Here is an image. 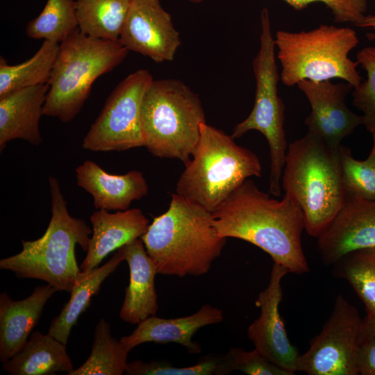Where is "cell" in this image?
I'll return each instance as SVG.
<instances>
[{"instance_id": "cell-1", "label": "cell", "mask_w": 375, "mask_h": 375, "mask_svg": "<svg viewBox=\"0 0 375 375\" xmlns=\"http://www.w3.org/2000/svg\"><path fill=\"white\" fill-rule=\"evenodd\" d=\"M218 235L248 242L290 273L310 269L301 245L303 212L290 197L274 199L247 179L212 212Z\"/></svg>"}, {"instance_id": "cell-2", "label": "cell", "mask_w": 375, "mask_h": 375, "mask_svg": "<svg viewBox=\"0 0 375 375\" xmlns=\"http://www.w3.org/2000/svg\"><path fill=\"white\" fill-rule=\"evenodd\" d=\"M140 238L158 274L181 278L207 274L226 242L217 233L211 212L176 193Z\"/></svg>"}, {"instance_id": "cell-3", "label": "cell", "mask_w": 375, "mask_h": 375, "mask_svg": "<svg viewBox=\"0 0 375 375\" xmlns=\"http://www.w3.org/2000/svg\"><path fill=\"white\" fill-rule=\"evenodd\" d=\"M338 149L307 132L289 144L285 156L281 188L301 208L304 229L315 238L330 224L345 201Z\"/></svg>"}, {"instance_id": "cell-4", "label": "cell", "mask_w": 375, "mask_h": 375, "mask_svg": "<svg viewBox=\"0 0 375 375\" xmlns=\"http://www.w3.org/2000/svg\"><path fill=\"white\" fill-rule=\"evenodd\" d=\"M51 217L42 237L22 240V250L0 260V269L18 278L47 282L57 291L71 292L81 269L75 256L76 244L88 249L92 230L83 219L71 216L58 181L49 177Z\"/></svg>"}, {"instance_id": "cell-5", "label": "cell", "mask_w": 375, "mask_h": 375, "mask_svg": "<svg viewBox=\"0 0 375 375\" xmlns=\"http://www.w3.org/2000/svg\"><path fill=\"white\" fill-rule=\"evenodd\" d=\"M176 194L213 212L247 179L260 177L258 156L206 123L201 125L192 159L185 165Z\"/></svg>"}, {"instance_id": "cell-6", "label": "cell", "mask_w": 375, "mask_h": 375, "mask_svg": "<svg viewBox=\"0 0 375 375\" xmlns=\"http://www.w3.org/2000/svg\"><path fill=\"white\" fill-rule=\"evenodd\" d=\"M205 112L199 97L180 80H153L140 109L144 147L154 156L185 165L199 142Z\"/></svg>"}, {"instance_id": "cell-7", "label": "cell", "mask_w": 375, "mask_h": 375, "mask_svg": "<svg viewBox=\"0 0 375 375\" xmlns=\"http://www.w3.org/2000/svg\"><path fill=\"white\" fill-rule=\"evenodd\" d=\"M128 50L119 41L96 38L79 30L60 44L48 83L44 115L62 122L72 121L81 111L97 78L113 70Z\"/></svg>"}, {"instance_id": "cell-8", "label": "cell", "mask_w": 375, "mask_h": 375, "mask_svg": "<svg viewBox=\"0 0 375 375\" xmlns=\"http://www.w3.org/2000/svg\"><path fill=\"white\" fill-rule=\"evenodd\" d=\"M274 42L281 66L280 78L287 86L302 80L336 78L356 88L363 80L357 69L358 62L349 57L359 43L351 28L321 24L308 31H278Z\"/></svg>"}, {"instance_id": "cell-9", "label": "cell", "mask_w": 375, "mask_h": 375, "mask_svg": "<svg viewBox=\"0 0 375 375\" xmlns=\"http://www.w3.org/2000/svg\"><path fill=\"white\" fill-rule=\"evenodd\" d=\"M260 49L253 60L256 79L254 104L251 112L235 125L231 137L240 138L247 132L256 130L266 138L269 147V192L281 195V176L285 165L287 142L284 130L285 106L278 94V74L275 42L267 8L260 13Z\"/></svg>"}, {"instance_id": "cell-10", "label": "cell", "mask_w": 375, "mask_h": 375, "mask_svg": "<svg viewBox=\"0 0 375 375\" xmlns=\"http://www.w3.org/2000/svg\"><path fill=\"white\" fill-rule=\"evenodd\" d=\"M153 80L144 69L124 78L108 96L84 137L82 147L92 151H122L144 146L140 109Z\"/></svg>"}, {"instance_id": "cell-11", "label": "cell", "mask_w": 375, "mask_h": 375, "mask_svg": "<svg viewBox=\"0 0 375 375\" xmlns=\"http://www.w3.org/2000/svg\"><path fill=\"white\" fill-rule=\"evenodd\" d=\"M362 319L342 294L337 296L331 315L304 353L297 372L308 375H358L360 329Z\"/></svg>"}, {"instance_id": "cell-12", "label": "cell", "mask_w": 375, "mask_h": 375, "mask_svg": "<svg viewBox=\"0 0 375 375\" xmlns=\"http://www.w3.org/2000/svg\"><path fill=\"white\" fill-rule=\"evenodd\" d=\"M288 273L290 272L285 267L274 262L269 283L256 301L260 315L249 326L247 336L254 348L268 360L294 374L299 354L289 340L279 312L283 297L281 281Z\"/></svg>"}, {"instance_id": "cell-13", "label": "cell", "mask_w": 375, "mask_h": 375, "mask_svg": "<svg viewBox=\"0 0 375 375\" xmlns=\"http://www.w3.org/2000/svg\"><path fill=\"white\" fill-rule=\"evenodd\" d=\"M297 85L311 108L305 119L308 132L328 147L338 149L341 141L363 124L362 116L355 114L346 105V97L353 88L349 83L302 80Z\"/></svg>"}, {"instance_id": "cell-14", "label": "cell", "mask_w": 375, "mask_h": 375, "mask_svg": "<svg viewBox=\"0 0 375 375\" xmlns=\"http://www.w3.org/2000/svg\"><path fill=\"white\" fill-rule=\"evenodd\" d=\"M119 42L160 63L174 58L181 41L160 0H131Z\"/></svg>"}, {"instance_id": "cell-15", "label": "cell", "mask_w": 375, "mask_h": 375, "mask_svg": "<svg viewBox=\"0 0 375 375\" xmlns=\"http://www.w3.org/2000/svg\"><path fill=\"white\" fill-rule=\"evenodd\" d=\"M317 238L326 265L353 251L375 247V201L346 193L342 207Z\"/></svg>"}, {"instance_id": "cell-16", "label": "cell", "mask_w": 375, "mask_h": 375, "mask_svg": "<svg viewBox=\"0 0 375 375\" xmlns=\"http://www.w3.org/2000/svg\"><path fill=\"white\" fill-rule=\"evenodd\" d=\"M223 311L210 304L203 305L196 312L181 317L164 319L152 315L141 321L128 335L120 341L130 352L134 347L153 342L158 344L176 343L183 346L189 353L201 351V346L192 340L203 326L221 323Z\"/></svg>"}, {"instance_id": "cell-17", "label": "cell", "mask_w": 375, "mask_h": 375, "mask_svg": "<svg viewBox=\"0 0 375 375\" xmlns=\"http://www.w3.org/2000/svg\"><path fill=\"white\" fill-rule=\"evenodd\" d=\"M90 219L92 233L86 256L80 267L82 272L97 267L109 253L141 238L149 225L148 219L138 208L115 213L98 209Z\"/></svg>"}, {"instance_id": "cell-18", "label": "cell", "mask_w": 375, "mask_h": 375, "mask_svg": "<svg viewBox=\"0 0 375 375\" xmlns=\"http://www.w3.org/2000/svg\"><path fill=\"white\" fill-rule=\"evenodd\" d=\"M78 186L92 195L97 209L122 211L148 193V185L141 172L132 170L123 175L107 173L98 164L86 160L76 169Z\"/></svg>"}, {"instance_id": "cell-19", "label": "cell", "mask_w": 375, "mask_h": 375, "mask_svg": "<svg viewBox=\"0 0 375 375\" xmlns=\"http://www.w3.org/2000/svg\"><path fill=\"white\" fill-rule=\"evenodd\" d=\"M121 248L128 265L130 276L119 317L125 322L138 324L155 315L158 308L155 288V276L158 272L140 238Z\"/></svg>"}, {"instance_id": "cell-20", "label": "cell", "mask_w": 375, "mask_h": 375, "mask_svg": "<svg viewBox=\"0 0 375 375\" xmlns=\"http://www.w3.org/2000/svg\"><path fill=\"white\" fill-rule=\"evenodd\" d=\"M57 290L47 283L35 288L27 298L16 301L0 294V360L6 362L19 352L41 316L44 307Z\"/></svg>"}, {"instance_id": "cell-21", "label": "cell", "mask_w": 375, "mask_h": 375, "mask_svg": "<svg viewBox=\"0 0 375 375\" xmlns=\"http://www.w3.org/2000/svg\"><path fill=\"white\" fill-rule=\"evenodd\" d=\"M41 84L12 92L0 98V150L12 140L22 139L37 146L42 141L40 117L49 91Z\"/></svg>"}, {"instance_id": "cell-22", "label": "cell", "mask_w": 375, "mask_h": 375, "mask_svg": "<svg viewBox=\"0 0 375 375\" xmlns=\"http://www.w3.org/2000/svg\"><path fill=\"white\" fill-rule=\"evenodd\" d=\"M2 369L11 375L68 374L74 369L66 344L38 331L30 335L19 352L3 362Z\"/></svg>"}, {"instance_id": "cell-23", "label": "cell", "mask_w": 375, "mask_h": 375, "mask_svg": "<svg viewBox=\"0 0 375 375\" xmlns=\"http://www.w3.org/2000/svg\"><path fill=\"white\" fill-rule=\"evenodd\" d=\"M124 260L122 248L103 265L81 272L71 291L69 301L50 324L48 333L67 344L72 327L90 304L92 297L99 290L103 281Z\"/></svg>"}, {"instance_id": "cell-24", "label": "cell", "mask_w": 375, "mask_h": 375, "mask_svg": "<svg viewBox=\"0 0 375 375\" xmlns=\"http://www.w3.org/2000/svg\"><path fill=\"white\" fill-rule=\"evenodd\" d=\"M60 44L44 40L38 51L24 62L11 65L0 58V98L19 90L47 84L59 51Z\"/></svg>"}, {"instance_id": "cell-25", "label": "cell", "mask_w": 375, "mask_h": 375, "mask_svg": "<svg viewBox=\"0 0 375 375\" xmlns=\"http://www.w3.org/2000/svg\"><path fill=\"white\" fill-rule=\"evenodd\" d=\"M131 0H76L79 31L87 35L119 41Z\"/></svg>"}, {"instance_id": "cell-26", "label": "cell", "mask_w": 375, "mask_h": 375, "mask_svg": "<svg viewBox=\"0 0 375 375\" xmlns=\"http://www.w3.org/2000/svg\"><path fill=\"white\" fill-rule=\"evenodd\" d=\"M128 353L120 340L112 337L110 324L102 318L95 327L89 357L68 375H122Z\"/></svg>"}, {"instance_id": "cell-27", "label": "cell", "mask_w": 375, "mask_h": 375, "mask_svg": "<svg viewBox=\"0 0 375 375\" xmlns=\"http://www.w3.org/2000/svg\"><path fill=\"white\" fill-rule=\"evenodd\" d=\"M336 277L345 279L362 301L367 313L375 311V247L353 251L333 265Z\"/></svg>"}, {"instance_id": "cell-28", "label": "cell", "mask_w": 375, "mask_h": 375, "mask_svg": "<svg viewBox=\"0 0 375 375\" xmlns=\"http://www.w3.org/2000/svg\"><path fill=\"white\" fill-rule=\"evenodd\" d=\"M78 30L75 0H47L38 16L28 23L26 34L60 44Z\"/></svg>"}, {"instance_id": "cell-29", "label": "cell", "mask_w": 375, "mask_h": 375, "mask_svg": "<svg viewBox=\"0 0 375 375\" xmlns=\"http://www.w3.org/2000/svg\"><path fill=\"white\" fill-rule=\"evenodd\" d=\"M342 180L347 194L375 201V166L358 160L350 149L340 144L338 149Z\"/></svg>"}, {"instance_id": "cell-30", "label": "cell", "mask_w": 375, "mask_h": 375, "mask_svg": "<svg viewBox=\"0 0 375 375\" xmlns=\"http://www.w3.org/2000/svg\"><path fill=\"white\" fill-rule=\"evenodd\" d=\"M356 58L367 78L353 88L352 103L362 112V125L372 133L375 131V45L360 50Z\"/></svg>"}, {"instance_id": "cell-31", "label": "cell", "mask_w": 375, "mask_h": 375, "mask_svg": "<svg viewBox=\"0 0 375 375\" xmlns=\"http://www.w3.org/2000/svg\"><path fill=\"white\" fill-rule=\"evenodd\" d=\"M234 371L249 375H294L278 367L255 348L251 351L231 348L221 356L216 375L228 374Z\"/></svg>"}, {"instance_id": "cell-32", "label": "cell", "mask_w": 375, "mask_h": 375, "mask_svg": "<svg viewBox=\"0 0 375 375\" xmlns=\"http://www.w3.org/2000/svg\"><path fill=\"white\" fill-rule=\"evenodd\" d=\"M221 356L204 357L199 362L187 367H174L161 360L128 362L124 374L128 375H216Z\"/></svg>"}, {"instance_id": "cell-33", "label": "cell", "mask_w": 375, "mask_h": 375, "mask_svg": "<svg viewBox=\"0 0 375 375\" xmlns=\"http://www.w3.org/2000/svg\"><path fill=\"white\" fill-rule=\"evenodd\" d=\"M294 9L301 10L309 4L319 2L328 8L336 22H349L361 27L367 9V0H283Z\"/></svg>"}, {"instance_id": "cell-34", "label": "cell", "mask_w": 375, "mask_h": 375, "mask_svg": "<svg viewBox=\"0 0 375 375\" xmlns=\"http://www.w3.org/2000/svg\"><path fill=\"white\" fill-rule=\"evenodd\" d=\"M358 368L359 374L375 375V337L360 342Z\"/></svg>"}, {"instance_id": "cell-35", "label": "cell", "mask_w": 375, "mask_h": 375, "mask_svg": "<svg viewBox=\"0 0 375 375\" xmlns=\"http://www.w3.org/2000/svg\"><path fill=\"white\" fill-rule=\"evenodd\" d=\"M375 337V311L367 313L362 319L360 329V342L367 338Z\"/></svg>"}, {"instance_id": "cell-36", "label": "cell", "mask_w": 375, "mask_h": 375, "mask_svg": "<svg viewBox=\"0 0 375 375\" xmlns=\"http://www.w3.org/2000/svg\"><path fill=\"white\" fill-rule=\"evenodd\" d=\"M361 27L369 28L375 31V15H366ZM367 37L369 40H375V33H369L367 34Z\"/></svg>"}, {"instance_id": "cell-37", "label": "cell", "mask_w": 375, "mask_h": 375, "mask_svg": "<svg viewBox=\"0 0 375 375\" xmlns=\"http://www.w3.org/2000/svg\"><path fill=\"white\" fill-rule=\"evenodd\" d=\"M372 135L373 138V147L368 157L365 160L369 163L375 166V131L372 133Z\"/></svg>"}, {"instance_id": "cell-38", "label": "cell", "mask_w": 375, "mask_h": 375, "mask_svg": "<svg viewBox=\"0 0 375 375\" xmlns=\"http://www.w3.org/2000/svg\"><path fill=\"white\" fill-rule=\"evenodd\" d=\"M188 1L192 3H201L207 0H188Z\"/></svg>"}]
</instances>
